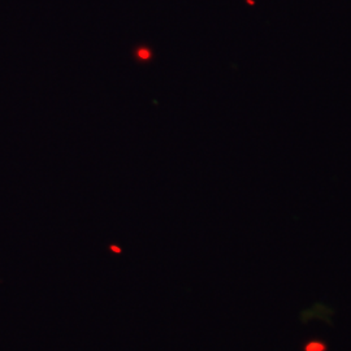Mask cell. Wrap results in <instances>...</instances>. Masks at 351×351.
Wrapping results in <instances>:
<instances>
[{
	"instance_id": "6da1fadb",
	"label": "cell",
	"mask_w": 351,
	"mask_h": 351,
	"mask_svg": "<svg viewBox=\"0 0 351 351\" xmlns=\"http://www.w3.org/2000/svg\"><path fill=\"white\" fill-rule=\"evenodd\" d=\"M113 251H116V252H120V249H117V247H112Z\"/></svg>"
}]
</instances>
